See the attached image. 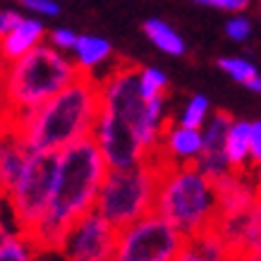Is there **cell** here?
<instances>
[{
	"label": "cell",
	"instance_id": "3957f363",
	"mask_svg": "<svg viewBox=\"0 0 261 261\" xmlns=\"http://www.w3.org/2000/svg\"><path fill=\"white\" fill-rule=\"evenodd\" d=\"M80 74V65L53 43H39L27 56L8 63L0 74V96L8 108L10 125L15 127L22 122L29 113L60 94Z\"/></svg>",
	"mask_w": 261,
	"mask_h": 261
},
{
	"label": "cell",
	"instance_id": "8fae6325",
	"mask_svg": "<svg viewBox=\"0 0 261 261\" xmlns=\"http://www.w3.org/2000/svg\"><path fill=\"white\" fill-rule=\"evenodd\" d=\"M232 120L235 118L230 113L216 111V113H211V118L206 120V125L201 127L204 149H201V156L197 159V166L211 180H218L221 175L232 170L228 151H225V142H228V132H230Z\"/></svg>",
	"mask_w": 261,
	"mask_h": 261
},
{
	"label": "cell",
	"instance_id": "4fadbf2b",
	"mask_svg": "<svg viewBox=\"0 0 261 261\" xmlns=\"http://www.w3.org/2000/svg\"><path fill=\"white\" fill-rule=\"evenodd\" d=\"M29 146L17 129L0 132V201H8V194L17 177L22 175L27 161H29Z\"/></svg>",
	"mask_w": 261,
	"mask_h": 261
},
{
	"label": "cell",
	"instance_id": "7402d4cb",
	"mask_svg": "<svg viewBox=\"0 0 261 261\" xmlns=\"http://www.w3.org/2000/svg\"><path fill=\"white\" fill-rule=\"evenodd\" d=\"M218 67L228 74L230 80L240 82V84H245V87L259 74V72H256V65H254L252 60H247V58H221V60H218Z\"/></svg>",
	"mask_w": 261,
	"mask_h": 261
},
{
	"label": "cell",
	"instance_id": "603a6c76",
	"mask_svg": "<svg viewBox=\"0 0 261 261\" xmlns=\"http://www.w3.org/2000/svg\"><path fill=\"white\" fill-rule=\"evenodd\" d=\"M142 91L146 98H156V96H166L168 91V74L159 67L142 65Z\"/></svg>",
	"mask_w": 261,
	"mask_h": 261
},
{
	"label": "cell",
	"instance_id": "5bb4252c",
	"mask_svg": "<svg viewBox=\"0 0 261 261\" xmlns=\"http://www.w3.org/2000/svg\"><path fill=\"white\" fill-rule=\"evenodd\" d=\"M46 36L48 34L43 22L34 19V17H24L5 39H0V53L5 58V63H12L17 58L27 56L29 50H34L39 43H43Z\"/></svg>",
	"mask_w": 261,
	"mask_h": 261
},
{
	"label": "cell",
	"instance_id": "9c48e42d",
	"mask_svg": "<svg viewBox=\"0 0 261 261\" xmlns=\"http://www.w3.org/2000/svg\"><path fill=\"white\" fill-rule=\"evenodd\" d=\"M91 137L98 144L108 168H132L139 166L142 161H146L151 156L149 149L144 146V142L137 137L135 129H129L127 125H122L120 120H115L108 113H103V108L98 120H96Z\"/></svg>",
	"mask_w": 261,
	"mask_h": 261
},
{
	"label": "cell",
	"instance_id": "8992f818",
	"mask_svg": "<svg viewBox=\"0 0 261 261\" xmlns=\"http://www.w3.org/2000/svg\"><path fill=\"white\" fill-rule=\"evenodd\" d=\"M58 173V153L56 151H32L24 166L22 175L17 177L8 194V206L15 228L29 235L41 218L46 216L53 185Z\"/></svg>",
	"mask_w": 261,
	"mask_h": 261
},
{
	"label": "cell",
	"instance_id": "30bf717a",
	"mask_svg": "<svg viewBox=\"0 0 261 261\" xmlns=\"http://www.w3.org/2000/svg\"><path fill=\"white\" fill-rule=\"evenodd\" d=\"M261 185V170L254 173V166L242 170H230L214 180L216 199H218V218L223 216H242L256 201Z\"/></svg>",
	"mask_w": 261,
	"mask_h": 261
},
{
	"label": "cell",
	"instance_id": "ffe728a7",
	"mask_svg": "<svg viewBox=\"0 0 261 261\" xmlns=\"http://www.w3.org/2000/svg\"><path fill=\"white\" fill-rule=\"evenodd\" d=\"M245 249L261 252V185H259V194H256L254 206L245 214V232H242V247H240V252H245Z\"/></svg>",
	"mask_w": 261,
	"mask_h": 261
},
{
	"label": "cell",
	"instance_id": "f1b7e54d",
	"mask_svg": "<svg viewBox=\"0 0 261 261\" xmlns=\"http://www.w3.org/2000/svg\"><path fill=\"white\" fill-rule=\"evenodd\" d=\"M249 3H252V0H214L211 8H218V10H225V12H235V15H240L242 10L249 8Z\"/></svg>",
	"mask_w": 261,
	"mask_h": 261
},
{
	"label": "cell",
	"instance_id": "7c38bea8",
	"mask_svg": "<svg viewBox=\"0 0 261 261\" xmlns=\"http://www.w3.org/2000/svg\"><path fill=\"white\" fill-rule=\"evenodd\" d=\"M201 149H204L201 129L185 127V125H180V122H173V120H170V125H168L166 132H163L161 146L156 151H159L168 163L185 166V163H197V159L201 156Z\"/></svg>",
	"mask_w": 261,
	"mask_h": 261
},
{
	"label": "cell",
	"instance_id": "83f0119b",
	"mask_svg": "<svg viewBox=\"0 0 261 261\" xmlns=\"http://www.w3.org/2000/svg\"><path fill=\"white\" fill-rule=\"evenodd\" d=\"M252 166L261 170V120L252 122Z\"/></svg>",
	"mask_w": 261,
	"mask_h": 261
},
{
	"label": "cell",
	"instance_id": "52a82bcc",
	"mask_svg": "<svg viewBox=\"0 0 261 261\" xmlns=\"http://www.w3.org/2000/svg\"><path fill=\"white\" fill-rule=\"evenodd\" d=\"M187 238L156 211L120 230L113 261H175Z\"/></svg>",
	"mask_w": 261,
	"mask_h": 261
},
{
	"label": "cell",
	"instance_id": "44dd1931",
	"mask_svg": "<svg viewBox=\"0 0 261 261\" xmlns=\"http://www.w3.org/2000/svg\"><path fill=\"white\" fill-rule=\"evenodd\" d=\"M211 118V103H208V98L201 94L192 96L190 101H187V106L182 108L180 118H177V122L185 127H194V129H201V127L206 125V120Z\"/></svg>",
	"mask_w": 261,
	"mask_h": 261
},
{
	"label": "cell",
	"instance_id": "d6a6232c",
	"mask_svg": "<svg viewBox=\"0 0 261 261\" xmlns=\"http://www.w3.org/2000/svg\"><path fill=\"white\" fill-rule=\"evenodd\" d=\"M5 65L8 63H5V58H3V53H0V74H3V70H5Z\"/></svg>",
	"mask_w": 261,
	"mask_h": 261
},
{
	"label": "cell",
	"instance_id": "7a4b0ae2",
	"mask_svg": "<svg viewBox=\"0 0 261 261\" xmlns=\"http://www.w3.org/2000/svg\"><path fill=\"white\" fill-rule=\"evenodd\" d=\"M103 108V87L94 72H82L77 80L32 111L17 129L29 151H63L65 146L91 137Z\"/></svg>",
	"mask_w": 261,
	"mask_h": 261
},
{
	"label": "cell",
	"instance_id": "277c9868",
	"mask_svg": "<svg viewBox=\"0 0 261 261\" xmlns=\"http://www.w3.org/2000/svg\"><path fill=\"white\" fill-rule=\"evenodd\" d=\"M153 211L173 223L185 238L201 235L218 223V199L214 180L197 163H166Z\"/></svg>",
	"mask_w": 261,
	"mask_h": 261
},
{
	"label": "cell",
	"instance_id": "6da1fadb",
	"mask_svg": "<svg viewBox=\"0 0 261 261\" xmlns=\"http://www.w3.org/2000/svg\"><path fill=\"white\" fill-rule=\"evenodd\" d=\"M106 173L108 163L94 137H84L58 151V173L48 211L27 238L41 252H60L67 230L96 208Z\"/></svg>",
	"mask_w": 261,
	"mask_h": 261
},
{
	"label": "cell",
	"instance_id": "ac0fdd59",
	"mask_svg": "<svg viewBox=\"0 0 261 261\" xmlns=\"http://www.w3.org/2000/svg\"><path fill=\"white\" fill-rule=\"evenodd\" d=\"M142 32L146 34V39L159 48L161 53H166V56L177 58V56H185V50H187L182 36L175 32L168 22H163V19H146V22L142 24Z\"/></svg>",
	"mask_w": 261,
	"mask_h": 261
},
{
	"label": "cell",
	"instance_id": "1f68e13d",
	"mask_svg": "<svg viewBox=\"0 0 261 261\" xmlns=\"http://www.w3.org/2000/svg\"><path fill=\"white\" fill-rule=\"evenodd\" d=\"M247 89H252L254 94H261V74H256V77L247 84Z\"/></svg>",
	"mask_w": 261,
	"mask_h": 261
},
{
	"label": "cell",
	"instance_id": "d4e9b609",
	"mask_svg": "<svg viewBox=\"0 0 261 261\" xmlns=\"http://www.w3.org/2000/svg\"><path fill=\"white\" fill-rule=\"evenodd\" d=\"M77 39H80V36L72 32V29H65V27H60V29H53V32L48 34V43H53L58 50H74V43H77Z\"/></svg>",
	"mask_w": 261,
	"mask_h": 261
},
{
	"label": "cell",
	"instance_id": "4316f807",
	"mask_svg": "<svg viewBox=\"0 0 261 261\" xmlns=\"http://www.w3.org/2000/svg\"><path fill=\"white\" fill-rule=\"evenodd\" d=\"M22 19L24 17L19 15L17 10H0V39H5Z\"/></svg>",
	"mask_w": 261,
	"mask_h": 261
},
{
	"label": "cell",
	"instance_id": "e0dca14e",
	"mask_svg": "<svg viewBox=\"0 0 261 261\" xmlns=\"http://www.w3.org/2000/svg\"><path fill=\"white\" fill-rule=\"evenodd\" d=\"M74 63L80 65L82 72H94V67L103 65L108 58H113V46L111 41L101 39V36H80L74 43Z\"/></svg>",
	"mask_w": 261,
	"mask_h": 261
},
{
	"label": "cell",
	"instance_id": "ba28073f",
	"mask_svg": "<svg viewBox=\"0 0 261 261\" xmlns=\"http://www.w3.org/2000/svg\"><path fill=\"white\" fill-rule=\"evenodd\" d=\"M118 238L120 228L94 208L67 230L60 254L65 261H113Z\"/></svg>",
	"mask_w": 261,
	"mask_h": 261
},
{
	"label": "cell",
	"instance_id": "d6986e66",
	"mask_svg": "<svg viewBox=\"0 0 261 261\" xmlns=\"http://www.w3.org/2000/svg\"><path fill=\"white\" fill-rule=\"evenodd\" d=\"M41 249L19 230L0 228V261H39Z\"/></svg>",
	"mask_w": 261,
	"mask_h": 261
},
{
	"label": "cell",
	"instance_id": "4dcf8cb0",
	"mask_svg": "<svg viewBox=\"0 0 261 261\" xmlns=\"http://www.w3.org/2000/svg\"><path fill=\"white\" fill-rule=\"evenodd\" d=\"M10 115H8V108H5V103H3V96H0V132H5L10 129Z\"/></svg>",
	"mask_w": 261,
	"mask_h": 261
},
{
	"label": "cell",
	"instance_id": "484cf974",
	"mask_svg": "<svg viewBox=\"0 0 261 261\" xmlns=\"http://www.w3.org/2000/svg\"><path fill=\"white\" fill-rule=\"evenodd\" d=\"M27 10H32L34 15L41 17H58L60 15V5L56 0H19Z\"/></svg>",
	"mask_w": 261,
	"mask_h": 261
},
{
	"label": "cell",
	"instance_id": "cb8c5ba5",
	"mask_svg": "<svg viewBox=\"0 0 261 261\" xmlns=\"http://www.w3.org/2000/svg\"><path fill=\"white\" fill-rule=\"evenodd\" d=\"M225 36L230 41H235V43H245L252 36V22L242 15L230 17L228 22H225Z\"/></svg>",
	"mask_w": 261,
	"mask_h": 261
},
{
	"label": "cell",
	"instance_id": "9a60e30c",
	"mask_svg": "<svg viewBox=\"0 0 261 261\" xmlns=\"http://www.w3.org/2000/svg\"><path fill=\"white\" fill-rule=\"evenodd\" d=\"M175 261H232V249L221 238V232L211 228L201 235L187 238Z\"/></svg>",
	"mask_w": 261,
	"mask_h": 261
},
{
	"label": "cell",
	"instance_id": "f546056e",
	"mask_svg": "<svg viewBox=\"0 0 261 261\" xmlns=\"http://www.w3.org/2000/svg\"><path fill=\"white\" fill-rule=\"evenodd\" d=\"M232 261H261V252H256V249H245V252L232 254Z\"/></svg>",
	"mask_w": 261,
	"mask_h": 261
},
{
	"label": "cell",
	"instance_id": "5b68a950",
	"mask_svg": "<svg viewBox=\"0 0 261 261\" xmlns=\"http://www.w3.org/2000/svg\"><path fill=\"white\" fill-rule=\"evenodd\" d=\"M168 161L153 151L149 159L132 168H108L96 201V211L115 228H127L153 211L161 177Z\"/></svg>",
	"mask_w": 261,
	"mask_h": 261
},
{
	"label": "cell",
	"instance_id": "2e32d148",
	"mask_svg": "<svg viewBox=\"0 0 261 261\" xmlns=\"http://www.w3.org/2000/svg\"><path fill=\"white\" fill-rule=\"evenodd\" d=\"M230 166L235 170L252 166V122L247 120H232L228 132V142H225Z\"/></svg>",
	"mask_w": 261,
	"mask_h": 261
}]
</instances>
